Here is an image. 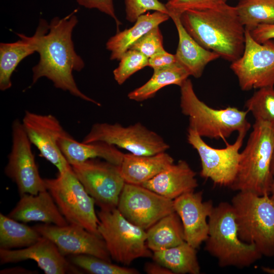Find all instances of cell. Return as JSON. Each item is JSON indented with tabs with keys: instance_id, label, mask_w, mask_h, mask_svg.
<instances>
[{
	"instance_id": "60d3db41",
	"label": "cell",
	"mask_w": 274,
	"mask_h": 274,
	"mask_svg": "<svg viewBox=\"0 0 274 274\" xmlns=\"http://www.w3.org/2000/svg\"><path fill=\"white\" fill-rule=\"evenodd\" d=\"M1 274L14 273V274H31L36 273L35 271L30 270L23 267H12L10 268L4 269L0 271Z\"/></svg>"
},
{
	"instance_id": "484cf974",
	"label": "cell",
	"mask_w": 274,
	"mask_h": 274,
	"mask_svg": "<svg viewBox=\"0 0 274 274\" xmlns=\"http://www.w3.org/2000/svg\"><path fill=\"white\" fill-rule=\"evenodd\" d=\"M146 233L147 246L153 252L185 242L182 223L176 212L162 218L148 228Z\"/></svg>"
},
{
	"instance_id": "30bf717a",
	"label": "cell",
	"mask_w": 274,
	"mask_h": 274,
	"mask_svg": "<svg viewBox=\"0 0 274 274\" xmlns=\"http://www.w3.org/2000/svg\"><path fill=\"white\" fill-rule=\"evenodd\" d=\"M246 133L238 132L234 143L227 145L224 148L217 149L206 144L196 130L189 126L187 141L199 156L200 176L210 179L215 184L230 187L237 175L241 157L239 151Z\"/></svg>"
},
{
	"instance_id": "9a60e30c",
	"label": "cell",
	"mask_w": 274,
	"mask_h": 274,
	"mask_svg": "<svg viewBox=\"0 0 274 274\" xmlns=\"http://www.w3.org/2000/svg\"><path fill=\"white\" fill-rule=\"evenodd\" d=\"M22 123L31 143L43 157L57 168L58 173L71 167L58 146L60 138L71 135L56 117L26 111Z\"/></svg>"
},
{
	"instance_id": "b9f144b4",
	"label": "cell",
	"mask_w": 274,
	"mask_h": 274,
	"mask_svg": "<svg viewBox=\"0 0 274 274\" xmlns=\"http://www.w3.org/2000/svg\"><path fill=\"white\" fill-rule=\"evenodd\" d=\"M271 173L272 176V182L270 196L274 200V152L271 163Z\"/></svg>"
},
{
	"instance_id": "74e56055",
	"label": "cell",
	"mask_w": 274,
	"mask_h": 274,
	"mask_svg": "<svg viewBox=\"0 0 274 274\" xmlns=\"http://www.w3.org/2000/svg\"><path fill=\"white\" fill-rule=\"evenodd\" d=\"M175 54L165 50L158 52L148 59V66L153 70L167 67L177 63Z\"/></svg>"
},
{
	"instance_id": "8d00e7d4",
	"label": "cell",
	"mask_w": 274,
	"mask_h": 274,
	"mask_svg": "<svg viewBox=\"0 0 274 274\" xmlns=\"http://www.w3.org/2000/svg\"><path fill=\"white\" fill-rule=\"evenodd\" d=\"M78 4L86 8L96 9L113 18L116 23L117 31L121 22L116 16L113 0H76Z\"/></svg>"
},
{
	"instance_id": "1f68e13d",
	"label": "cell",
	"mask_w": 274,
	"mask_h": 274,
	"mask_svg": "<svg viewBox=\"0 0 274 274\" xmlns=\"http://www.w3.org/2000/svg\"><path fill=\"white\" fill-rule=\"evenodd\" d=\"M245 107L256 122L268 123L274 127V88H259L246 102Z\"/></svg>"
},
{
	"instance_id": "ba28073f",
	"label": "cell",
	"mask_w": 274,
	"mask_h": 274,
	"mask_svg": "<svg viewBox=\"0 0 274 274\" xmlns=\"http://www.w3.org/2000/svg\"><path fill=\"white\" fill-rule=\"evenodd\" d=\"M44 179L47 190L68 223L100 236L95 201L78 179L72 167L58 173L55 178Z\"/></svg>"
},
{
	"instance_id": "f35d334b",
	"label": "cell",
	"mask_w": 274,
	"mask_h": 274,
	"mask_svg": "<svg viewBox=\"0 0 274 274\" xmlns=\"http://www.w3.org/2000/svg\"><path fill=\"white\" fill-rule=\"evenodd\" d=\"M249 31L252 38L260 43L274 39V23L261 24Z\"/></svg>"
},
{
	"instance_id": "83f0119b",
	"label": "cell",
	"mask_w": 274,
	"mask_h": 274,
	"mask_svg": "<svg viewBox=\"0 0 274 274\" xmlns=\"http://www.w3.org/2000/svg\"><path fill=\"white\" fill-rule=\"evenodd\" d=\"M190 76L188 72L179 63L163 68L153 70L151 78L141 86L128 94V97L142 101L153 97L163 87L170 85L179 87Z\"/></svg>"
},
{
	"instance_id": "3957f363",
	"label": "cell",
	"mask_w": 274,
	"mask_h": 274,
	"mask_svg": "<svg viewBox=\"0 0 274 274\" xmlns=\"http://www.w3.org/2000/svg\"><path fill=\"white\" fill-rule=\"evenodd\" d=\"M274 127L255 121L247 145L241 152L237 175L230 188L258 195H270Z\"/></svg>"
},
{
	"instance_id": "9c48e42d",
	"label": "cell",
	"mask_w": 274,
	"mask_h": 274,
	"mask_svg": "<svg viewBox=\"0 0 274 274\" xmlns=\"http://www.w3.org/2000/svg\"><path fill=\"white\" fill-rule=\"evenodd\" d=\"M96 141L109 143L139 155H154L165 152L169 148L160 135L140 122L128 126L117 123H96L82 142Z\"/></svg>"
},
{
	"instance_id": "603a6c76",
	"label": "cell",
	"mask_w": 274,
	"mask_h": 274,
	"mask_svg": "<svg viewBox=\"0 0 274 274\" xmlns=\"http://www.w3.org/2000/svg\"><path fill=\"white\" fill-rule=\"evenodd\" d=\"M174 163L166 152L152 155L124 154L120 165L125 183L141 185Z\"/></svg>"
},
{
	"instance_id": "7a4b0ae2",
	"label": "cell",
	"mask_w": 274,
	"mask_h": 274,
	"mask_svg": "<svg viewBox=\"0 0 274 274\" xmlns=\"http://www.w3.org/2000/svg\"><path fill=\"white\" fill-rule=\"evenodd\" d=\"M187 32L201 46L231 62L242 55L245 45V26L235 6L226 3L203 10H189L180 16Z\"/></svg>"
},
{
	"instance_id": "7c38bea8",
	"label": "cell",
	"mask_w": 274,
	"mask_h": 274,
	"mask_svg": "<svg viewBox=\"0 0 274 274\" xmlns=\"http://www.w3.org/2000/svg\"><path fill=\"white\" fill-rule=\"evenodd\" d=\"M71 165L78 179L100 208L117 207L125 184L120 165L95 159Z\"/></svg>"
},
{
	"instance_id": "f6af8a7d",
	"label": "cell",
	"mask_w": 274,
	"mask_h": 274,
	"mask_svg": "<svg viewBox=\"0 0 274 274\" xmlns=\"http://www.w3.org/2000/svg\"><path fill=\"white\" fill-rule=\"evenodd\" d=\"M169 1V0H167V1Z\"/></svg>"
},
{
	"instance_id": "ffe728a7",
	"label": "cell",
	"mask_w": 274,
	"mask_h": 274,
	"mask_svg": "<svg viewBox=\"0 0 274 274\" xmlns=\"http://www.w3.org/2000/svg\"><path fill=\"white\" fill-rule=\"evenodd\" d=\"M196 173L183 160L173 163L141 185L167 198L174 200L194 191L198 186Z\"/></svg>"
},
{
	"instance_id": "2e32d148",
	"label": "cell",
	"mask_w": 274,
	"mask_h": 274,
	"mask_svg": "<svg viewBox=\"0 0 274 274\" xmlns=\"http://www.w3.org/2000/svg\"><path fill=\"white\" fill-rule=\"evenodd\" d=\"M33 227L42 236L52 241L64 257L86 254L112 262L104 239L81 226L44 223Z\"/></svg>"
},
{
	"instance_id": "f1b7e54d",
	"label": "cell",
	"mask_w": 274,
	"mask_h": 274,
	"mask_svg": "<svg viewBox=\"0 0 274 274\" xmlns=\"http://www.w3.org/2000/svg\"><path fill=\"white\" fill-rule=\"evenodd\" d=\"M42 236L33 227L0 214V249L27 247L36 243Z\"/></svg>"
},
{
	"instance_id": "5bb4252c",
	"label": "cell",
	"mask_w": 274,
	"mask_h": 274,
	"mask_svg": "<svg viewBox=\"0 0 274 274\" xmlns=\"http://www.w3.org/2000/svg\"><path fill=\"white\" fill-rule=\"evenodd\" d=\"M117 208L127 220L146 230L175 212L173 200L142 185L128 183L124 186Z\"/></svg>"
},
{
	"instance_id": "d590c367",
	"label": "cell",
	"mask_w": 274,
	"mask_h": 274,
	"mask_svg": "<svg viewBox=\"0 0 274 274\" xmlns=\"http://www.w3.org/2000/svg\"><path fill=\"white\" fill-rule=\"evenodd\" d=\"M226 3L224 0H169L165 4L170 14L180 16L189 10L215 8Z\"/></svg>"
},
{
	"instance_id": "4316f807",
	"label": "cell",
	"mask_w": 274,
	"mask_h": 274,
	"mask_svg": "<svg viewBox=\"0 0 274 274\" xmlns=\"http://www.w3.org/2000/svg\"><path fill=\"white\" fill-rule=\"evenodd\" d=\"M154 261L169 269L173 273L199 274L200 267L196 249L187 242L165 250L153 252Z\"/></svg>"
},
{
	"instance_id": "bcb514c9",
	"label": "cell",
	"mask_w": 274,
	"mask_h": 274,
	"mask_svg": "<svg viewBox=\"0 0 274 274\" xmlns=\"http://www.w3.org/2000/svg\"><path fill=\"white\" fill-rule=\"evenodd\" d=\"M238 1H239V0H238Z\"/></svg>"
},
{
	"instance_id": "d6a6232c",
	"label": "cell",
	"mask_w": 274,
	"mask_h": 274,
	"mask_svg": "<svg viewBox=\"0 0 274 274\" xmlns=\"http://www.w3.org/2000/svg\"><path fill=\"white\" fill-rule=\"evenodd\" d=\"M148 59L136 50L128 49L121 57L118 67L113 71L115 80L119 85L123 84L133 74L148 66Z\"/></svg>"
},
{
	"instance_id": "8992f818",
	"label": "cell",
	"mask_w": 274,
	"mask_h": 274,
	"mask_svg": "<svg viewBox=\"0 0 274 274\" xmlns=\"http://www.w3.org/2000/svg\"><path fill=\"white\" fill-rule=\"evenodd\" d=\"M238 235L244 242L255 246L262 256L274 255V200L238 191L230 203Z\"/></svg>"
},
{
	"instance_id": "d6986e66",
	"label": "cell",
	"mask_w": 274,
	"mask_h": 274,
	"mask_svg": "<svg viewBox=\"0 0 274 274\" xmlns=\"http://www.w3.org/2000/svg\"><path fill=\"white\" fill-rule=\"evenodd\" d=\"M8 216L23 223L40 221L46 224L64 226L69 223L60 212L47 191L37 195L24 194Z\"/></svg>"
},
{
	"instance_id": "ac0fdd59",
	"label": "cell",
	"mask_w": 274,
	"mask_h": 274,
	"mask_svg": "<svg viewBox=\"0 0 274 274\" xmlns=\"http://www.w3.org/2000/svg\"><path fill=\"white\" fill-rule=\"evenodd\" d=\"M32 260L46 274L81 273L58 250L56 246L44 236L34 244L18 249H0V263L5 264Z\"/></svg>"
},
{
	"instance_id": "52a82bcc",
	"label": "cell",
	"mask_w": 274,
	"mask_h": 274,
	"mask_svg": "<svg viewBox=\"0 0 274 274\" xmlns=\"http://www.w3.org/2000/svg\"><path fill=\"white\" fill-rule=\"evenodd\" d=\"M97 215L99 235L112 260L129 265L138 258L152 257L146 230L127 220L117 208H100Z\"/></svg>"
},
{
	"instance_id": "5b68a950",
	"label": "cell",
	"mask_w": 274,
	"mask_h": 274,
	"mask_svg": "<svg viewBox=\"0 0 274 274\" xmlns=\"http://www.w3.org/2000/svg\"><path fill=\"white\" fill-rule=\"evenodd\" d=\"M180 87L182 113L189 117V126L200 136L225 140L234 131L247 132L250 128L248 111L231 107L223 109L210 107L197 97L188 78Z\"/></svg>"
},
{
	"instance_id": "4dcf8cb0",
	"label": "cell",
	"mask_w": 274,
	"mask_h": 274,
	"mask_svg": "<svg viewBox=\"0 0 274 274\" xmlns=\"http://www.w3.org/2000/svg\"><path fill=\"white\" fill-rule=\"evenodd\" d=\"M67 260L73 265L92 274H138L140 272L133 268L121 266L112 262L86 254L68 256Z\"/></svg>"
},
{
	"instance_id": "ee69618b",
	"label": "cell",
	"mask_w": 274,
	"mask_h": 274,
	"mask_svg": "<svg viewBox=\"0 0 274 274\" xmlns=\"http://www.w3.org/2000/svg\"><path fill=\"white\" fill-rule=\"evenodd\" d=\"M224 1H225V2H226L227 0H224Z\"/></svg>"
},
{
	"instance_id": "6da1fadb",
	"label": "cell",
	"mask_w": 274,
	"mask_h": 274,
	"mask_svg": "<svg viewBox=\"0 0 274 274\" xmlns=\"http://www.w3.org/2000/svg\"><path fill=\"white\" fill-rule=\"evenodd\" d=\"M76 11L62 18H53L49 30L40 36L37 50L40 58L32 69V84L46 77L56 88L100 106V103L79 89L73 75L74 71L80 72L85 66L83 60L75 51L72 40V32L78 23L74 14Z\"/></svg>"
},
{
	"instance_id": "e0dca14e",
	"label": "cell",
	"mask_w": 274,
	"mask_h": 274,
	"mask_svg": "<svg viewBox=\"0 0 274 274\" xmlns=\"http://www.w3.org/2000/svg\"><path fill=\"white\" fill-rule=\"evenodd\" d=\"M173 203L182 223L185 242L195 249L198 248L208 236L207 220L214 207L212 201H203L202 191H193L176 198Z\"/></svg>"
},
{
	"instance_id": "277c9868",
	"label": "cell",
	"mask_w": 274,
	"mask_h": 274,
	"mask_svg": "<svg viewBox=\"0 0 274 274\" xmlns=\"http://www.w3.org/2000/svg\"><path fill=\"white\" fill-rule=\"evenodd\" d=\"M208 223L204 250L217 259L220 267H249L262 257L255 246L239 238L231 203L221 202L214 207Z\"/></svg>"
},
{
	"instance_id": "4fadbf2b",
	"label": "cell",
	"mask_w": 274,
	"mask_h": 274,
	"mask_svg": "<svg viewBox=\"0 0 274 274\" xmlns=\"http://www.w3.org/2000/svg\"><path fill=\"white\" fill-rule=\"evenodd\" d=\"M12 141L5 173L16 184L20 196L26 193L37 195L47 190L36 163L32 144L22 121L18 119L12 124Z\"/></svg>"
},
{
	"instance_id": "7402d4cb",
	"label": "cell",
	"mask_w": 274,
	"mask_h": 274,
	"mask_svg": "<svg viewBox=\"0 0 274 274\" xmlns=\"http://www.w3.org/2000/svg\"><path fill=\"white\" fill-rule=\"evenodd\" d=\"M178 31L179 42L175 56L177 62L196 78L200 77L207 65L219 58L216 53L199 44L186 30L179 15L170 14Z\"/></svg>"
},
{
	"instance_id": "836d02e7",
	"label": "cell",
	"mask_w": 274,
	"mask_h": 274,
	"mask_svg": "<svg viewBox=\"0 0 274 274\" xmlns=\"http://www.w3.org/2000/svg\"><path fill=\"white\" fill-rule=\"evenodd\" d=\"M126 19L134 23L141 15L150 11H158L169 15L165 4L159 0H124Z\"/></svg>"
},
{
	"instance_id": "44dd1931",
	"label": "cell",
	"mask_w": 274,
	"mask_h": 274,
	"mask_svg": "<svg viewBox=\"0 0 274 274\" xmlns=\"http://www.w3.org/2000/svg\"><path fill=\"white\" fill-rule=\"evenodd\" d=\"M49 28V24L42 19L32 37L18 33L17 35L20 39L17 41L0 44V89L2 91L11 88L13 72L23 59L37 52L40 36Z\"/></svg>"
},
{
	"instance_id": "f546056e",
	"label": "cell",
	"mask_w": 274,
	"mask_h": 274,
	"mask_svg": "<svg viewBox=\"0 0 274 274\" xmlns=\"http://www.w3.org/2000/svg\"><path fill=\"white\" fill-rule=\"evenodd\" d=\"M235 8L246 29L274 23V0H239Z\"/></svg>"
},
{
	"instance_id": "ab89813d",
	"label": "cell",
	"mask_w": 274,
	"mask_h": 274,
	"mask_svg": "<svg viewBox=\"0 0 274 274\" xmlns=\"http://www.w3.org/2000/svg\"><path fill=\"white\" fill-rule=\"evenodd\" d=\"M144 270L148 274H173L169 269L155 261L146 263Z\"/></svg>"
},
{
	"instance_id": "7bdbcfd3",
	"label": "cell",
	"mask_w": 274,
	"mask_h": 274,
	"mask_svg": "<svg viewBox=\"0 0 274 274\" xmlns=\"http://www.w3.org/2000/svg\"><path fill=\"white\" fill-rule=\"evenodd\" d=\"M262 269L263 271L266 272L271 273V274H274V268L263 267L262 268Z\"/></svg>"
},
{
	"instance_id": "e575fe53",
	"label": "cell",
	"mask_w": 274,
	"mask_h": 274,
	"mask_svg": "<svg viewBox=\"0 0 274 274\" xmlns=\"http://www.w3.org/2000/svg\"><path fill=\"white\" fill-rule=\"evenodd\" d=\"M136 50L149 58L156 53L164 50L163 36L159 26L147 32L129 48Z\"/></svg>"
},
{
	"instance_id": "cb8c5ba5",
	"label": "cell",
	"mask_w": 274,
	"mask_h": 274,
	"mask_svg": "<svg viewBox=\"0 0 274 274\" xmlns=\"http://www.w3.org/2000/svg\"><path fill=\"white\" fill-rule=\"evenodd\" d=\"M58 146L70 165L99 158L120 166L124 154L109 143L101 141L79 142L71 135L60 138Z\"/></svg>"
},
{
	"instance_id": "8fae6325",
	"label": "cell",
	"mask_w": 274,
	"mask_h": 274,
	"mask_svg": "<svg viewBox=\"0 0 274 274\" xmlns=\"http://www.w3.org/2000/svg\"><path fill=\"white\" fill-rule=\"evenodd\" d=\"M230 68L243 90L273 86L274 39L260 43L246 29L243 53L231 62Z\"/></svg>"
},
{
	"instance_id": "d4e9b609",
	"label": "cell",
	"mask_w": 274,
	"mask_h": 274,
	"mask_svg": "<svg viewBox=\"0 0 274 274\" xmlns=\"http://www.w3.org/2000/svg\"><path fill=\"white\" fill-rule=\"evenodd\" d=\"M169 18V15L158 11L147 13L140 16L132 27L117 32L106 43V48L111 52L110 59L119 60L135 42Z\"/></svg>"
}]
</instances>
